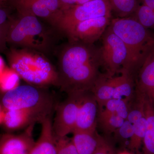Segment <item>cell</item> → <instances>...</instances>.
Listing matches in <instances>:
<instances>
[{
	"mask_svg": "<svg viewBox=\"0 0 154 154\" xmlns=\"http://www.w3.org/2000/svg\"><path fill=\"white\" fill-rule=\"evenodd\" d=\"M19 77L12 69L5 68L0 75V91L3 94L19 85Z\"/></svg>",
	"mask_w": 154,
	"mask_h": 154,
	"instance_id": "obj_22",
	"label": "cell"
},
{
	"mask_svg": "<svg viewBox=\"0 0 154 154\" xmlns=\"http://www.w3.org/2000/svg\"><path fill=\"white\" fill-rule=\"evenodd\" d=\"M85 92L67 94L66 99L58 106L54 122L52 124L55 137L67 136L73 131L79 107Z\"/></svg>",
	"mask_w": 154,
	"mask_h": 154,
	"instance_id": "obj_8",
	"label": "cell"
},
{
	"mask_svg": "<svg viewBox=\"0 0 154 154\" xmlns=\"http://www.w3.org/2000/svg\"><path fill=\"white\" fill-rule=\"evenodd\" d=\"M145 116L147 121V129L144 138L143 154H154V108L151 102L145 97Z\"/></svg>",
	"mask_w": 154,
	"mask_h": 154,
	"instance_id": "obj_17",
	"label": "cell"
},
{
	"mask_svg": "<svg viewBox=\"0 0 154 154\" xmlns=\"http://www.w3.org/2000/svg\"><path fill=\"white\" fill-rule=\"evenodd\" d=\"M50 31L37 17L19 14L12 19L9 28L7 43L14 47L28 48L42 53H48L52 45Z\"/></svg>",
	"mask_w": 154,
	"mask_h": 154,
	"instance_id": "obj_4",
	"label": "cell"
},
{
	"mask_svg": "<svg viewBox=\"0 0 154 154\" xmlns=\"http://www.w3.org/2000/svg\"><path fill=\"white\" fill-rule=\"evenodd\" d=\"M35 123L19 134L7 133L0 137V154H30L35 141L33 137Z\"/></svg>",
	"mask_w": 154,
	"mask_h": 154,
	"instance_id": "obj_11",
	"label": "cell"
},
{
	"mask_svg": "<svg viewBox=\"0 0 154 154\" xmlns=\"http://www.w3.org/2000/svg\"><path fill=\"white\" fill-rule=\"evenodd\" d=\"M112 11L119 18L130 17L139 5L138 0H109Z\"/></svg>",
	"mask_w": 154,
	"mask_h": 154,
	"instance_id": "obj_19",
	"label": "cell"
},
{
	"mask_svg": "<svg viewBox=\"0 0 154 154\" xmlns=\"http://www.w3.org/2000/svg\"><path fill=\"white\" fill-rule=\"evenodd\" d=\"M2 105L5 110H27L47 117L52 112L54 100L45 88L22 85L4 94Z\"/></svg>",
	"mask_w": 154,
	"mask_h": 154,
	"instance_id": "obj_5",
	"label": "cell"
},
{
	"mask_svg": "<svg viewBox=\"0 0 154 154\" xmlns=\"http://www.w3.org/2000/svg\"><path fill=\"white\" fill-rule=\"evenodd\" d=\"M45 118L27 110H5L2 124L6 129L13 131L26 128L37 122L41 123Z\"/></svg>",
	"mask_w": 154,
	"mask_h": 154,
	"instance_id": "obj_14",
	"label": "cell"
},
{
	"mask_svg": "<svg viewBox=\"0 0 154 154\" xmlns=\"http://www.w3.org/2000/svg\"><path fill=\"white\" fill-rule=\"evenodd\" d=\"M60 10H65L76 5L77 0H58Z\"/></svg>",
	"mask_w": 154,
	"mask_h": 154,
	"instance_id": "obj_29",
	"label": "cell"
},
{
	"mask_svg": "<svg viewBox=\"0 0 154 154\" xmlns=\"http://www.w3.org/2000/svg\"><path fill=\"white\" fill-rule=\"evenodd\" d=\"M41 123V134L35 141L30 154H57L51 116L44 119Z\"/></svg>",
	"mask_w": 154,
	"mask_h": 154,
	"instance_id": "obj_15",
	"label": "cell"
},
{
	"mask_svg": "<svg viewBox=\"0 0 154 154\" xmlns=\"http://www.w3.org/2000/svg\"><path fill=\"white\" fill-rule=\"evenodd\" d=\"M98 107L92 91L85 92L79 107L73 131L96 130Z\"/></svg>",
	"mask_w": 154,
	"mask_h": 154,
	"instance_id": "obj_13",
	"label": "cell"
},
{
	"mask_svg": "<svg viewBox=\"0 0 154 154\" xmlns=\"http://www.w3.org/2000/svg\"><path fill=\"white\" fill-rule=\"evenodd\" d=\"M125 119L120 116L105 110H99L97 123L106 134L114 132L123 124Z\"/></svg>",
	"mask_w": 154,
	"mask_h": 154,
	"instance_id": "obj_18",
	"label": "cell"
},
{
	"mask_svg": "<svg viewBox=\"0 0 154 154\" xmlns=\"http://www.w3.org/2000/svg\"><path fill=\"white\" fill-rule=\"evenodd\" d=\"M111 12L109 0H93L60 11L51 25L66 35L80 22L96 17L111 16Z\"/></svg>",
	"mask_w": 154,
	"mask_h": 154,
	"instance_id": "obj_6",
	"label": "cell"
},
{
	"mask_svg": "<svg viewBox=\"0 0 154 154\" xmlns=\"http://www.w3.org/2000/svg\"><path fill=\"white\" fill-rule=\"evenodd\" d=\"M92 1L93 0H77L75 5H82L85 3L88 2Z\"/></svg>",
	"mask_w": 154,
	"mask_h": 154,
	"instance_id": "obj_33",
	"label": "cell"
},
{
	"mask_svg": "<svg viewBox=\"0 0 154 154\" xmlns=\"http://www.w3.org/2000/svg\"><path fill=\"white\" fill-rule=\"evenodd\" d=\"M5 110L2 105H0V124L3 123L5 116Z\"/></svg>",
	"mask_w": 154,
	"mask_h": 154,
	"instance_id": "obj_31",
	"label": "cell"
},
{
	"mask_svg": "<svg viewBox=\"0 0 154 154\" xmlns=\"http://www.w3.org/2000/svg\"><path fill=\"white\" fill-rule=\"evenodd\" d=\"M99 48L101 66L106 70V76H114L122 69H126L129 61L128 50L123 42L107 27L101 37Z\"/></svg>",
	"mask_w": 154,
	"mask_h": 154,
	"instance_id": "obj_7",
	"label": "cell"
},
{
	"mask_svg": "<svg viewBox=\"0 0 154 154\" xmlns=\"http://www.w3.org/2000/svg\"><path fill=\"white\" fill-rule=\"evenodd\" d=\"M0 2V25H4L11 21L8 10L4 4Z\"/></svg>",
	"mask_w": 154,
	"mask_h": 154,
	"instance_id": "obj_28",
	"label": "cell"
},
{
	"mask_svg": "<svg viewBox=\"0 0 154 154\" xmlns=\"http://www.w3.org/2000/svg\"><path fill=\"white\" fill-rule=\"evenodd\" d=\"M10 68L29 85L45 88L58 86V76L44 54L25 48H12L7 53Z\"/></svg>",
	"mask_w": 154,
	"mask_h": 154,
	"instance_id": "obj_2",
	"label": "cell"
},
{
	"mask_svg": "<svg viewBox=\"0 0 154 154\" xmlns=\"http://www.w3.org/2000/svg\"><path fill=\"white\" fill-rule=\"evenodd\" d=\"M128 102L125 99H112L106 102L105 110L126 119L129 111Z\"/></svg>",
	"mask_w": 154,
	"mask_h": 154,
	"instance_id": "obj_23",
	"label": "cell"
},
{
	"mask_svg": "<svg viewBox=\"0 0 154 154\" xmlns=\"http://www.w3.org/2000/svg\"><path fill=\"white\" fill-rule=\"evenodd\" d=\"M5 69V68L4 60H3L2 57L0 56V75L2 73Z\"/></svg>",
	"mask_w": 154,
	"mask_h": 154,
	"instance_id": "obj_32",
	"label": "cell"
},
{
	"mask_svg": "<svg viewBox=\"0 0 154 154\" xmlns=\"http://www.w3.org/2000/svg\"><path fill=\"white\" fill-rule=\"evenodd\" d=\"M11 20L6 24L0 25V51H2L5 49L7 43V36Z\"/></svg>",
	"mask_w": 154,
	"mask_h": 154,
	"instance_id": "obj_26",
	"label": "cell"
},
{
	"mask_svg": "<svg viewBox=\"0 0 154 154\" xmlns=\"http://www.w3.org/2000/svg\"><path fill=\"white\" fill-rule=\"evenodd\" d=\"M19 14L45 19L51 25L61 11L58 0H13Z\"/></svg>",
	"mask_w": 154,
	"mask_h": 154,
	"instance_id": "obj_10",
	"label": "cell"
},
{
	"mask_svg": "<svg viewBox=\"0 0 154 154\" xmlns=\"http://www.w3.org/2000/svg\"><path fill=\"white\" fill-rule=\"evenodd\" d=\"M99 48L82 42L69 41L58 58V85L67 94L92 91L102 74Z\"/></svg>",
	"mask_w": 154,
	"mask_h": 154,
	"instance_id": "obj_1",
	"label": "cell"
},
{
	"mask_svg": "<svg viewBox=\"0 0 154 154\" xmlns=\"http://www.w3.org/2000/svg\"><path fill=\"white\" fill-rule=\"evenodd\" d=\"M116 154H133L129 152L126 151H123L119 152L118 153Z\"/></svg>",
	"mask_w": 154,
	"mask_h": 154,
	"instance_id": "obj_34",
	"label": "cell"
},
{
	"mask_svg": "<svg viewBox=\"0 0 154 154\" xmlns=\"http://www.w3.org/2000/svg\"><path fill=\"white\" fill-rule=\"evenodd\" d=\"M130 17L146 29L154 30V12L147 6L139 5Z\"/></svg>",
	"mask_w": 154,
	"mask_h": 154,
	"instance_id": "obj_21",
	"label": "cell"
},
{
	"mask_svg": "<svg viewBox=\"0 0 154 154\" xmlns=\"http://www.w3.org/2000/svg\"><path fill=\"white\" fill-rule=\"evenodd\" d=\"M54 137L57 154H79L72 138L67 136Z\"/></svg>",
	"mask_w": 154,
	"mask_h": 154,
	"instance_id": "obj_24",
	"label": "cell"
},
{
	"mask_svg": "<svg viewBox=\"0 0 154 154\" xmlns=\"http://www.w3.org/2000/svg\"><path fill=\"white\" fill-rule=\"evenodd\" d=\"M9 1H13V0H0V2H5Z\"/></svg>",
	"mask_w": 154,
	"mask_h": 154,
	"instance_id": "obj_35",
	"label": "cell"
},
{
	"mask_svg": "<svg viewBox=\"0 0 154 154\" xmlns=\"http://www.w3.org/2000/svg\"><path fill=\"white\" fill-rule=\"evenodd\" d=\"M72 140L79 154H93L103 137L97 131H74Z\"/></svg>",
	"mask_w": 154,
	"mask_h": 154,
	"instance_id": "obj_16",
	"label": "cell"
},
{
	"mask_svg": "<svg viewBox=\"0 0 154 154\" xmlns=\"http://www.w3.org/2000/svg\"><path fill=\"white\" fill-rule=\"evenodd\" d=\"M112 152L111 146L103 138L100 144L93 154H111Z\"/></svg>",
	"mask_w": 154,
	"mask_h": 154,
	"instance_id": "obj_27",
	"label": "cell"
},
{
	"mask_svg": "<svg viewBox=\"0 0 154 154\" xmlns=\"http://www.w3.org/2000/svg\"><path fill=\"white\" fill-rule=\"evenodd\" d=\"M147 125L145 116L134 123L133 134L128 143V147L131 150L138 151L140 147L146 133Z\"/></svg>",
	"mask_w": 154,
	"mask_h": 154,
	"instance_id": "obj_20",
	"label": "cell"
},
{
	"mask_svg": "<svg viewBox=\"0 0 154 154\" xmlns=\"http://www.w3.org/2000/svg\"><path fill=\"white\" fill-rule=\"evenodd\" d=\"M143 4L147 6L154 12V0H141Z\"/></svg>",
	"mask_w": 154,
	"mask_h": 154,
	"instance_id": "obj_30",
	"label": "cell"
},
{
	"mask_svg": "<svg viewBox=\"0 0 154 154\" xmlns=\"http://www.w3.org/2000/svg\"><path fill=\"white\" fill-rule=\"evenodd\" d=\"M111 16L96 17L77 24L66 36L69 41H78L94 44L102 37L110 24Z\"/></svg>",
	"mask_w": 154,
	"mask_h": 154,
	"instance_id": "obj_9",
	"label": "cell"
},
{
	"mask_svg": "<svg viewBox=\"0 0 154 154\" xmlns=\"http://www.w3.org/2000/svg\"><path fill=\"white\" fill-rule=\"evenodd\" d=\"M109 27L126 45L129 61L125 70L135 77L154 45V35L131 17L111 19Z\"/></svg>",
	"mask_w": 154,
	"mask_h": 154,
	"instance_id": "obj_3",
	"label": "cell"
},
{
	"mask_svg": "<svg viewBox=\"0 0 154 154\" xmlns=\"http://www.w3.org/2000/svg\"><path fill=\"white\" fill-rule=\"evenodd\" d=\"M135 91L145 96L154 108V45L135 75Z\"/></svg>",
	"mask_w": 154,
	"mask_h": 154,
	"instance_id": "obj_12",
	"label": "cell"
},
{
	"mask_svg": "<svg viewBox=\"0 0 154 154\" xmlns=\"http://www.w3.org/2000/svg\"><path fill=\"white\" fill-rule=\"evenodd\" d=\"M133 131V124L125 119L122 125L114 132L115 133V137L117 139L125 140L131 138Z\"/></svg>",
	"mask_w": 154,
	"mask_h": 154,
	"instance_id": "obj_25",
	"label": "cell"
}]
</instances>
